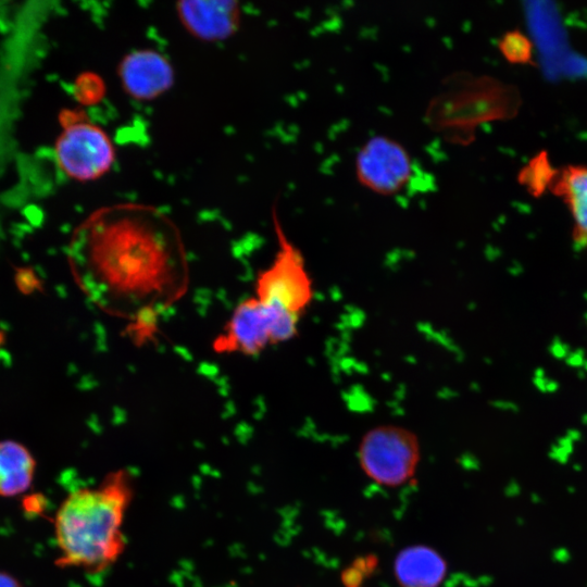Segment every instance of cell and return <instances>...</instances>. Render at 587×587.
<instances>
[{"label": "cell", "mask_w": 587, "mask_h": 587, "mask_svg": "<svg viewBox=\"0 0 587 587\" xmlns=\"http://www.w3.org/2000/svg\"><path fill=\"white\" fill-rule=\"evenodd\" d=\"M120 76L126 91L137 99H152L170 88L173 71L166 59L154 51L129 53L121 63Z\"/></svg>", "instance_id": "ba28073f"}, {"label": "cell", "mask_w": 587, "mask_h": 587, "mask_svg": "<svg viewBox=\"0 0 587 587\" xmlns=\"http://www.w3.org/2000/svg\"><path fill=\"white\" fill-rule=\"evenodd\" d=\"M70 262L86 296L102 312L127 321L136 344L154 339L160 315L188 289L179 229L152 205L118 203L91 213L73 234Z\"/></svg>", "instance_id": "6da1fadb"}, {"label": "cell", "mask_w": 587, "mask_h": 587, "mask_svg": "<svg viewBox=\"0 0 587 587\" xmlns=\"http://www.w3.org/2000/svg\"><path fill=\"white\" fill-rule=\"evenodd\" d=\"M35 460L21 444L0 442V496L12 497L26 491L33 482Z\"/></svg>", "instance_id": "7c38bea8"}, {"label": "cell", "mask_w": 587, "mask_h": 587, "mask_svg": "<svg viewBox=\"0 0 587 587\" xmlns=\"http://www.w3.org/2000/svg\"><path fill=\"white\" fill-rule=\"evenodd\" d=\"M358 455L367 477L382 486L398 487L413 477L421 460V445L409 428L378 425L364 434Z\"/></svg>", "instance_id": "5b68a950"}, {"label": "cell", "mask_w": 587, "mask_h": 587, "mask_svg": "<svg viewBox=\"0 0 587 587\" xmlns=\"http://www.w3.org/2000/svg\"><path fill=\"white\" fill-rule=\"evenodd\" d=\"M55 155L65 174L78 180H91L110 170L115 153L103 129L88 122H76L59 136Z\"/></svg>", "instance_id": "52a82bcc"}, {"label": "cell", "mask_w": 587, "mask_h": 587, "mask_svg": "<svg viewBox=\"0 0 587 587\" xmlns=\"http://www.w3.org/2000/svg\"><path fill=\"white\" fill-rule=\"evenodd\" d=\"M300 319L278 305L250 296L235 307L213 340V350L220 354L258 355L268 347L294 339Z\"/></svg>", "instance_id": "3957f363"}, {"label": "cell", "mask_w": 587, "mask_h": 587, "mask_svg": "<svg viewBox=\"0 0 587 587\" xmlns=\"http://www.w3.org/2000/svg\"><path fill=\"white\" fill-rule=\"evenodd\" d=\"M178 7L187 28L204 39H221L237 25L238 9L234 2H182Z\"/></svg>", "instance_id": "30bf717a"}, {"label": "cell", "mask_w": 587, "mask_h": 587, "mask_svg": "<svg viewBox=\"0 0 587 587\" xmlns=\"http://www.w3.org/2000/svg\"><path fill=\"white\" fill-rule=\"evenodd\" d=\"M553 192L566 205L572 217V237L579 248H587V165L571 164L558 174Z\"/></svg>", "instance_id": "8fae6325"}, {"label": "cell", "mask_w": 587, "mask_h": 587, "mask_svg": "<svg viewBox=\"0 0 587 587\" xmlns=\"http://www.w3.org/2000/svg\"><path fill=\"white\" fill-rule=\"evenodd\" d=\"M359 183L380 196H395L413 180L414 161L398 140L375 135L358 150L354 161Z\"/></svg>", "instance_id": "8992f818"}, {"label": "cell", "mask_w": 587, "mask_h": 587, "mask_svg": "<svg viewBox=\"0 0 587 587\" xmlns=\"http://www.w3.org/2000/svg\"><path fill=\"white\" fill-rule=\"evenodd\" d=\"M132 498L126 470L109 473L96 487L71 492L54 520L61 552L57 564L101 572L116 562L125 550L123 523Z\"/></svg>", "instance_id": "7a4b0ae2"}, {"label": "cell", "mask_w": 587, "mask_h": 587, "mask_svg": "<svg viewBox=\"0 0 587 587\" xmlns=\"http://www.w3.org/2000/svg\"><path fill=\"white\" fill-rule=\"evenodd\" d=\"M394 569L401 587H439L447 574V562L434 548L415 545L398 553Z\"/></svg>", "instance_id": "9c48e42d"}, {"label": "cell", "mask_w": 587, "mask_h": 587, "mask_svg": "<svg viewBox=\"0 0 587 587\" xmlns=\"http://www.w3.org/2000/svg\"><path fill=\"white\" fill-rule=\"evenodd\" d=\"M0 587H22V586L13 576L4 572H0Z\"/></svg>", "instance_id": "4fadbf2b"}, {"label": "cell", "mask_w": 587, "mask_h": 587, "mask_svg": "<svg viewBox=\"0 0 587 587\" xmlns=\"http://www.w3.org/2000/svg\"><path fill=\"white\" fill-rule=\"evenodd\" d=\"M277 217L274 213L277 251L258 273L254 296L301 317L314 299V284L302 252L287 237Z\"/></svg>", "instance_id": "277c9868"}]
</instances>
